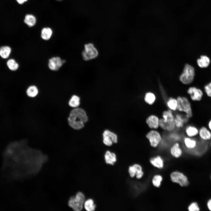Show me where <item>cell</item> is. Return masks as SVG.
Segmentation results:
<instances>
[{
  "label": "cell",
  "mask_w": 211,
  "mask_h": 211,
  "mask_svg": "<svg viewBox=\"0 0 211 211\" xmlns=\"http://www.w3.org/2000/svg\"><path fill=\"white\" fill-rule=\"evenodd\" d=\"M86 199L84 194L81 192H78L75 196L70 197L68 205L75 211H81L83 209Z\"/></svg>",
  "instance_id": "3"
},
{
  "label": "cell",
  "mask_w": 211,
  "mask_h": 211,
  "mask_svg": "<svg viewBox=\"0 0 211 211\" xmlns=\"http://www.w3.org/2000/svg\"><path fill=\"white\" fill-rule=\"evenodd\" d=\"M155 99V95L151 92L146 93L144 98L145 102L149 105H152L153 104L154 102Z\"/></svg>",
  "instance_id": "28"
},
{
  "label": "cell",
  "mask_w": 211,
  "mask_h": 211,
  "mask_svg": "<svg viewBox=\"0 0 211 211\" xmlns=\"http://www.w3.org/2000/svg\"><path fill=\"white\" fill-rule=\"evenodd\" d=\"M184 142L186 147L190 149L195 148L197 144L196 140L188 137L184 138Z\"/></svg>",
  "instance_id": "23"
},
{
  "label": "cell",
  "mask_w": 211,
  "mask_h": 211,
  "mask_svg": "<svg viewBox=\"0 0 211 211\" xmlns=\"http://www.w3.org/2000/svg\"></svg>",
  "instance_id": "40"
},
{
  "label": "cell",
  "mask_w": 211,
  "mask_h": 211,
  "mask_svg": "<svg viewBox=\"0 0 211 211\" xmlns=\"http://www.w3.org/2000/svg\"><path fill=\"white\" fill-rule=\"evenodd\" d=\"M159 119L158 118L152 115L148 117L146 120V122L148 126L151 129H156L159 126Z\"/></svg>",
  "instance_id": "13"
},
{
  "label": "cell",
  "mask_w": 211,
  "mask_h": 211,
  "mask_svg": "<svg viewBox=\"0 0 211 211\" xmlns=\"http://www.w3.org/2000/svg\"><path fill=\"white\" fill-rule=\"evenodd\" d=\"M52 33V30L50 28H44L41 32V37L44 40H48L51 38Z\"/></svg>",
  "instance_id": "21"
},
{
  "label": "cell",
  "mask_w": 211,
  "mask_h": 211,
  "mask_svg": "<svg viewBox=\"0 0 211 211\" xmlns=\"http://www.w3.org/2000/svg\"><path fill=\"white\" fill-rule=\"evenodd\" d=\"M7 65L9 68L12 71L16 70L19 67L18 64L13 59H9L7 62Z\"/></svg>",
  "instance_id": "31"
},
{
  "label": "cell",
  "mask_w": 211,
  "mask_h": 211,
  "mask_svg": "<svg viewBox=\"0 0 211 211\" xmlns=\"http://www.w3.org/2000/svg\"><path fill=\"white\" fill-rule=\"evenodd\" d=\"M38 93V90L37 87L34 85L29 86L27 88L26 93L27 96L31 98L36 96Z\"/></svg>",
  "instance_id": "20"
},
{
  "label": "cell",
  "mask_w": 211,
  "mask_h": 211,
  "mask_svg": "<svg viewBox=\"0 0 211 211\" xmlns=\"http://www.w3.org/2000/svg\"><path fill=\"white\" fill-rule=\"evenodd\" d=\"M167 104L170 110H175L177 109V99L170 98L167 102Z\"/></svg>",
  "instance_id": "29"
},
{
  "label": "cell",
  "mask_w": 211,
  "mask_h": 211,
  "mask_svg": "<svg viewBox=\"0 0 211 211\" xmlns=\"http://www.w3.org/2000/svg\"><path fill=\"white\" fill-rule=\"evenodd\" d=\"M103 143L107 146H110L112 145L113 143H117V135L108 130H105L103 133Z\"/></svg>",
  "instance_id": "10"
},
{
  "label": "cell",
  "mask_w": 211,
  "mask_h": 211,
  "mask_svg": "<svg viewBox=\"0 0 211 211\" xmlns=\"http://www.w3.org/2000/svg\"><path fill=\"white\" fill-rule=\"evenodd\" d=\"M135 167L136 172L135 176L137 179L141 178L144 175L142 167L139 164H135L133 165Z\"/></svg>",
  "instance_id": "30"
},
{
  "label": "cell",
  "mask_w": 211,
  "mask_h": 211,
  "mask_svg": "<svg viewBox=\"0 0 211 211\" xmlns=\"http://www.w3.org/2000/svg\"><path fill=\"white\" fill-rule=\"evenodd\" d=\"M199 134L200 137L204 141L211 139V132L205 127H202L200 129Z\"/></svg>",
  "instance_id": "15"
},
{
  "label": "cell",
  "mask_w": 211,
  "mask_h": 211,
  "mask_svg": "<svg viewBox=\"0 0 211 211\" xmlns=\"http://www.w3.org/2000/svg\"><path fill=\"white\" fill-rule=\"evenodd\" d=\"M188 118H183L179 114H176L174 118L175 126L178 128H181L183 126L184 124L187 122Z\"/></svg>",
  "instance_id": "19"
},
{
  "label": "cell",
  "mask_w": 211,
  "mask_h": 211,
  "mask_svg": "<svg viewBox=\"0 0 211 211\" xmlns=\"http://www.w3.org/2000/svg\"><path fill=\"white\" fill-rule=\"evenodd\" d=\"M17 2L20 4H22L27 0H16Z\"/></svg>",
  "instance_id": "36"
},
{
  "label": "cell",
  "mask_w": 211,
  "mask_h": 211,
  "mask_svg": "<svg viewBox=\"0 0 211 211\" xmlns=\"http://www.w3.org/2000/svg\"><path fill=\"white\" fill-rule=\"evenodd\" d=\"M104 159L106 164L113 166L117 161V156L115 153L107 150L104 154Z\"/></svg>",
  "instance_id": "12"
},
{
  "label": "cell",
  "mask_w": 211,
  "mask_h": 211,
  "mask_svg": "<svg viewBox=\"0 0 211 211\" xmlns=\"http://www.w3.org/2000/svg\"><path fill=\"white\" fill-rule=\"evenodd\" d=\"M194 75V68L191 66L186 64L184 66L182 73L180 76L179 79L183 84H189L193 81Z\"/></svg>",
  "instance_id": "6"
},
{
  "label": "cell",
  "mask_w": 211,
  "mask_h": 211,
  "mask_svg": "<svg viewBox=\"0 0 211 211\" xmlns=\"http://www.w3.org/2000/svg\"><path fill=\"white\" fill-rule=\"evenodd\" d=\"M177 100V110L186 113V116L190 118L192 117L193 113L190 103L187 98L186 97H178Z\"/></svg>",
  "instance_id": "4"
},
{
  "label": "cell",
  "mask_w": 211,
  "mask_h": 211,
  "mask_svg": "<svg viewBox=\"0 0 211 211\" xmlns=\"http://www.w3.org/2000/svg\"><path fill=\"white\" fill-rule=\"evenodd\" d=\"M66 62L65 60H62L59 57H54L50 58L48 61V67L52 71L58 70Z\"/></svg>",
  "instance_id": "9"
},
{
  "label": "cell",
  "mask_w": 211,
  "mask_h": 211,
  "mask_svg": "<svg viewBox=\"0 0 211 211\" xmlns=\"http://www.w3.org/2000/svg\"><path fill=\"white\" fill-rule=\"evenodd\" d=\"M128 172L131 178L134 177L136 175V172L135 168L132 165L128 167Z\"/></svg>",
  "instance_id": "32"
},
{
  "label": "cell",
  "mask_w": 211,
  "mask_h": 211,
  "mask_svg": "<svg viewBox=\"0 0 211 211\" xmlns=\"http://www.w3.org/2000/svg\"><path fill=\"white\" fill-rule=\"evenodd\" d=\"M186 132L188 136L193 137L198 134L199 131L196 127L193 126H189L186 128Z\"/></svg>",
  "instance_id": "24"
},
{
  "label": "cell",
  "mask_w": 211,
  "mask_h": 211,
  "mask_svg": "<svg viewBox=\"0 0 211 211\" xmlns=\"http://www.w3.org/2000/svg\"><path fill=\"white\" fill-rule=\"evenodd\" d=\"M204 89L207 96L211 97V82L205 86Z\"/></svg>",
  "instance_id": "34"
},
{
  "label": "cell",
  "mask_w": 211,
  "mask_h": 211,
  "mask_svg": "<svg viewBox=\"0 0 211 211\" xmlns=\"http://www.w3.org/2000/svg\"><path fill=\"white\" fill-rule=\"evenodd\" d=\"M146 137L148 139L150 145L156 147L158 146L161 141V138L159 133L157 131L152 130L147 134Z\"/></svg>",
  "instance_id": "8"
},
{
  "label": "cell",
  "mask_w": 211,
  "mask_h": 211,
  "mask_svg": "<svg viewBox=\"0 0 211 211\" xmlns=\"http://www.w3.org/2000/svg\"><path fill=\"white\" fill-rule=\"evenodd\" d=\"M210 62V59L205 55H202L198 59L197 62L198 66L201 68H206L209 65Z\"/></svg>",
  "instance_id": "18"
},
{
  "label": "cell",
  "mask_w": 211,
  "mask_h": 211,
  "mask_svg": "<svg viewBox=\"0 0 211 211\" xmlns=\"http://www.w3.org/2000/svg\"><path fill=\"white\" fill-rule=\"evenodd\" d=\"M170 177L172 182L178 184L181 186H186L189 184L187 177L181 172L174 171L171 173Z\"/></svg>",
  "instance_id": "7"
},
{
  "label": "cell",
  "mask_w": 211,
  "mask_h": 211,
  "mask_svg": "<svg viewBox=\"0 0 211 211\" xmlns=\"http://www.w3.org/2000/svg\"><path fill=\"white\" fill-rule=\"evenodd\" d=\"M80 98L77 96L74 95L72 96L69 101L68 104L71 107L77 108L80 104Z\"/></svg>",
  "instance_id": "22"
},
{
  "label": "cell",
  "mask_w": 211,
  "mask_h": 211,
  "mask_svg": "<svg viewBox=\"0 0 211 211\" xmlns=\"http://www.w3.org/2000/svg\"><path fill=\"white\" fill-rule=\"evenodd\" d=\"M98 51L91 43H88L84 45V50L82 52V55L83 59L86 61L93 59L98 56Z\"/></svg>",
  "instance_id": "5"
},
{
  "label": "cell",
  "mask_w": 211,
  "mask_h": 211,
  "mask_svg": "<svg viewBox=\"0 0 211 211\" xmlns=\"http://www.w3.org/2000/svg\"><path fill=\"white\" fill-rule=\"evenodd\" d=\"M170 152L171 155L176 158L180 157L182 153V149L178 143H175L170 148Z\"/></svg>",
  "instance_id": "16"
},
{
  "label": "cell",
  "mask_w": 211,
  "mask_h": 211,
  "mask_svg": "<svg viewBox=\"0 0 211 211\" xmlns=\"http://www.w3.org/2000/svg\"><path fill=\"white\" fill-rule=\"evenodd\" d=\"M163 119L159 120V125L162 129L171 131L175 128L174 118L170 110L164 111L162 114Z\"/></svg>",
  "instance_id": "2"
},
{
  "label": "cell",
  "mask_w": 211,
  "mask_h": 211,
  "mask_svg": "<svg viewBox=\"0 0 211 211\" xmlns=\"http://www.w3.org/2000/svg\"><path fill=\"white\" fill-rule=\"evenodd\" d=\"M207 206L209 209L211 211V199L209 200L208 201Z\"/></svg>",
  "instance_id": "35"
},
{
  "label": "cell",
  "mask_w": 211,
  "mask_h": 211,
  "mask_svg": "<svg viewBox=\"0 0 211 211\" xmlns=\"http://www.w3.org/2000/svg\"><path fill=\"white\" fill-rule=\"evenodd\" d=\"M210 146H211V143H210Z\"/></svg>",
  "instance_id": "39"
},
{
  "label": "cell",
  "mask_w": 211,
  "mask_h": 211,
  "mask_svg": "<svg viewBox=\"0 0 211 211\" xmlns=\"http://www.w3.org/2000/svg\"><path fill=\"white\" fill-rule=\"evenodd\" d=\"M11 49L7 46H3L0 48V56L3 58H8L11 53Z\"/></svg>",
  "instance_id": "26"
},
{
  "label": "cell",
  "mask_w": 211,
  "mask_h": 211,
  "mask_svg": "<svg viewBox=\"0 0 211 211\" xmlns=\"http://www.w3.org/2000/svg\"><path fill=\"white\" fill-rule=\"evenodd\" d=\"M84 209L86 211H94L95 210L96 205L93 199L89 198L86 200L84 204Z\"/></svg>",
  "instance_id": "17"
},
{
  "label": "cell",
  "mask_w": 211,
  "mask_h": 211,
  "mask_svg": "<svg viewBox=\"0 0 211 211\" xmlns=\"http://www.w3.org/2000/svg\"><path fill=\"white\" fill-rule=\"evenodd\" d=\"M88 120L85 110L80 108H75L71 111L68 118L69 125L73 129L78 130L83 128Z\"/></svg>",
  "instance_id": "1"
},
{
  "label": "cell",
  "mask_w": 211,
  "mask_h": 211,
  "mask_svg": "<svg viewBox=\"0 0 211 211\" xmlns=\"http://www.w3.org/2000/svg\"><path fill=\"white\" fill-rule=\"evenodd\" d=\"M24 21L29 26L31 27L35 25L36 19L35 18L33 15L31 14H27L25 17Z\"/></svg>",
  "instance_id": "25"
},
{
  "label": "cell",
  "mask_w": 211,
  "mask_h": 211,
  "mask_svg": "<svg viewBox=\"0 0 211 211\" xmlns=\"http://www.w3.org/2000/svg\"><path fill=\"white\" fill-rule=\"evenodd\" d=\"M188 209L189 211H198L200 210L198 205L196 202L192 203L188 207Z\"/></svg>",
  "instance_id": "33"
},
{
  "label": "cell",
  "mask_w": 211,
  "mask_h": 211,
  "mask_svg": "<svg viewBox=\"0 0 211 211\" xmlns=\"http://www.w3.org/2000/svg\"><path fill=\"white\" fill-rule=\"evenodd\" d=\"M162 180L163 178L161 175L159 174L154 175L152 180L153 185L155 187L159 188L161 185Z\"/></svg>",
  "instance_id": "27"
},
{
  "label": "cell",
  "mask_w": 211,
  "mask_h": 211,
  "mask_svg": "<svg viewBox=\"0 0 211 211\" xmlns=\"http://www.w3.org/2000/svg\"><path fill=\"white\" fill-rule=\"evenodd\" d=\"M57 0L58 1H62V0Z\"/></svg>",
  "instance_id": "38"
},
{
  "label": "cell",
  "mask_w": 211,
  "mask_h": 211,
  "mask_svg": "<svg viewBox=\"0 0 211 211\" xmlns=\"http://www.w3.org/2000/svg\"><path fill=\"white\" fill-rule=\"evenodd\" d=\"M208 126L209 129L211 131V120L209 122Z\"/></svg>",
  "instance_id": "37"
},
{
  "label": "cell",
  "mask_w": 211,
  "mask_h": 211,
  "mask_svg": "<svg viewBox=\"0 0 211 211\" xmlns=\"http://www.w3.org/2000/svg\"><path fill=\"white\" fill-rule=\"evenodd\" d=\"M187 92L190 95V98L193 101H200L203 95V92L200 89L194 87L189 88Z\"/></svg>",
  "instance_id": "11"
},
{
  "label": "cell",
  "mask_w": 211,
  "mask_h": 211,
  "mask_svg": "<svg viewBox=\"0 0 211 211\" xmlns=\"http://www.w3.org/2000/svg\"><path fill=\"white\" fill-rule=\"evenodd\" d=\"M151 164L158 169H162L164 166V161L162 158L159 156L152 157L150 159Z\"/></svg>",
  "instance_id": "14"
}]
</instances>
